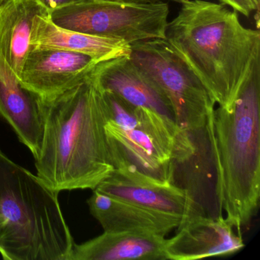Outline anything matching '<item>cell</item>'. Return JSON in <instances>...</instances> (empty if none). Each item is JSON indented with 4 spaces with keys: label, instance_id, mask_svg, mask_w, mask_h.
Segmentation results:
<instances>
[{
    "label": "cell",
    "instance_id": "cell-8",
    "mask_svg": "<svg viewBox=\"0 0 260 260\" xmlns=\"http://www.w3.org/2000/svg\"><path fill=\"white\" fill-rule=\"evenodd\" d=\"M99 63L81 53L31 46L19 80L44 101H50L84 81Z\"/></svg>",
    "mask_w": 260,
    "mask_h": 260
},
{
    "label": "cell",
    "instance_id": "cell-4",
    "mask_svg": "<svg viewBox=\"0 0 260 260\" xmlns=\"http://www.w3.org/2000/svg\"><path fill=\"white\" fill-rule=\"evenodd\" d=\"M58 192L0 149V254L5 260H70L74 242Z\"/></svg>",
    "mask_w": 260,
    "mask_h": 260
},
{
    "label": "cell",
    "instance_id": "cell-2",
    "mask_svg": "<svg viewBox=\"0 0 260 260\" xmlns=\"http://www.w3.org/2000/svg\"><path fill=\"white\" fill-rule=\"evenodd\" d=\"M168 22L165 40L202 82L214 103L229 108L254 59L260 32L240 23L238 13L205 0H186Z\"/></svg>",
    "mask_w": 260,
    "mask_h": 260
},
{
    "label": "cell",
    "instance_id": "cell-3",
    "mask_svg": "<svg viewBox=\"0 0 260 260\" xmlns=\"http://www.w3.org/2000/svg\"><path fill=\"white\" fill-rule=\"evenodd\" d=\"M219 197L238 234L249 229L260 199V55L229 108L213 113Z\"/></svg>",
    "mask_w": 260,
    "mask_h": 260
},
{
    "label": "cell",
    "instance_id": "cell-10",
    "mask_svg": "<svg viewBox=\"0 0 260 260\" xmlns=\"http://www.w3.org/2000/svg\"><path fill=\"white\" fill-rule=\"evenodd\" d=\"M129 56L97 63L90 74L95 84L101 90L115 93L138 109L153 112L179 128L167 95Z\"/></svg>",
    "mask_w": 260,
    "mask_h": 260
},
{
    "label": "cell",
    "instance_id": "cell-1",
    "mask_svg": "<svg viewBox=\"0 0 260 260\" xmlns=\"http://www.w3.org/2000/svg\"><path fill=\"white\" fill-rule=\"evenodd\" d=\"M92 73V72H91ZM46 103L37 176L53 191L94 190L115 172L108 150L106 118L90 75Z\"/></svg>",
    "mask_w": 260,
    "mask_h": 260
},
{
    "label": "cell",
    "instance_id": "cell-7",
    "mask_svg": "<svg viewBox=\"0 0 260 260\" xmlns=\"http://www.w3.org/2000/svg\"><path fill=\"white\" fill-rule=\"evenodd\" d=\"M203 127L180 131L170 159L171 184L184 191L190 217H219L223 208L219 197L218 166L214 144L213 113Z\"/></svg>",
    "mask_w": 260,
    "mask_h": 260
},
{
    "label": "cell",
    "instance_id": "cell-18",
    "mask_svg": "<svg viewBox=\"0 0 260 260\" xmlns=\"http://www.w3.org/2000/svg\"><path fill=\"white\" fill-rule=\"evenodd\" d=\"M99 89L108 120L125 130L142 131L144 115L141 109L132 106L115 93Z\"/></svg>",
    "mask_w": 260,
    "mask_h": 260
},
{
    "label": "cell",
    "instance_id": "cell-21",
    "mask_svg": "<svg viewBox=\"0 0 260 260\" xmlns=\"http://www.w3.org/2000/svg\"><path fill=\"white\" fill-rule=\"evenodd\" d=\"M102 1L123 4H158V3H176V4H182L186 0H102Z\"/></svg>",
    "mask_w": 260,
    "mask_h": 260
},
{
    "label": "cell",
    "instance_id": "cell-16",
    "mask_svg": "<svg viewBox=\"0 0 260 260\" xmlns=\"http://www.w3.org/2000/svg\"><path fill=\"white\" fill-rule=\"evenodd\" d=\"M31 45L81 53L99 62L131 54V45L124 41L64 29L52 23L48 16H37L33 21Z\"/></svg>",
    "mask_w": 260,
    "mask_h": 260
},
{
    "label": "cell",
    "instance_id": "cell-17",
    "mask_svg": "<svg viewBox=\"0 0 260 260\" xmlns=\"http://www.w3.org/2000/svg\"><path fill=\"white\" fill-rule=\"evenodd\" d=\"M95 189L148 209L179 216L182 220L186 215L184 191L172 184L143 183L113 173Z\"/></svg>",
    "mask_w": 260,
    "mask_h": 260
},
{
    "label": "cell",
    "instance_id": "cell-15",
    "mask_svg": "<svg viewBox=\"0 0 260 260\" xmlns=\"http://www.w3.org/2000/svg\"><path fill=\"white\" fill-rule=\"evenodd\" d=\"M39 16L49 17V13L38 0H9L0 7V53L18 79L31 49L33 21Z\"/></svg>",
    "mask_w": 260,
    "mask_h": 260
},
{
    "label": "cell",
    "instance_id": "cell-5",
    "mask_svg": "<svg viewBox=\"0 0 260 260\" xmlns=\"http://www.w3.org/2000/svg\"><path fill=\"white\" fill-rule=\"evenodd\" d=\"M169 13L168 3L123 4L85 0L54 10L48 18L64 29L132 45L165 39Z\"/></svg>",
    "mask_w": 260,
    "mask_h": 260
},
{
    "label": "cell",
    "instance_id": "cell-6",
    "mask_svg": "<svg viewBox=\"0 0 260 260\" xmlns=\"http://www.w3.org/2000/svg\"><path fill=\"white\" fill-rule=\"evenodd\" d=\"M129 57L167 95L179 130H194L206 124L215 103L165 39L132 44Z\"/></svg>",
    "mask_w": 260,
    "mask_h": 260
},
{
    "label": "cell",
    "instance_id": "cell-22",
    "mask_svg": "<svg viewBox=\"0 0 260 260\" xmlns=\"http://www.w3.org/2000/svg\"><path fill=\"white\" fill-rule=\"evenodd\" d=\"M253 1L254 4H255V7L258 9V11H259V7H260V0H252Z\"/></svg>",
    "mask_w": 260,
    "mask_h": 260
},
{
    "label": "cell",
    "instance_id": "cell-11",
    "mask_svg": "<svg viewBox=\"0 0 260 260\" xmlns=\"http://www.w3.org/2000/svg\"><path fill=\"white\" fill-rule=\"evenodd\" d=\"M243 237L223 216L182 220L176 234L166 240L167 260H196L232 255L244 248Z\"/></svg>",
    "mask_w": 260,
    "mask_h": 260
},
{
    "label": "cell",
    "instance_id": "cell-12",
    "mask_svg": "<svg viewBox=\"0 0 260 260\" xmlns=\"http://www.w3.org/2000/svg\"><path fill=\"white\" fill-rule=\"evenodd\" d=\"M0 116L9 123L19 141L37 157L46 119V103L24 87L0 53Z\"/></svg>",
    "mask_w": 260,
    "mask_h": 260
},
{
    "label": "cell",
    "instance_id": "cell-20",
    "mask_svg": "<svg viewBox=\"0 0 260 260\" xmlns=\"http://www.w3.org/2000/svg\"><path fill=\"white\" fill-rule=\"evenodd\" d=\"M38 1L48 10L50 15V13L54 10L71 5V4L83 2L85 0H38Z\"/></svg>",
    "mask_w": 260,
    "mask_h": 260
},
{
    "label": "cell",
    "instance_id": "cell-14",
    "mask_svg": "<svg viewBox=\"0 0 260 260\" xmlns=\"http://www.w3.org/2000/svg\"><path fill=\"white\" fill-rule=\"evenodd\" d=\"M164 236L106 232L81 244L75 243L70 260H167Z\"/></svg>",
    "mask_w": 260,
    "mask_h": 260
},
{
    "label": "cell",
    "instance_id": "cell-19",
    "mask_svg": "<svg viewBox=\"0 0 260 260\" xmlns=\"http://www.w3.org/2000/svg\"><path fill=\"white\" fill-rule=\"evenodd\" d=\"M219 1L220 4L231 7L234 11L241 13L247 18L250 16L252 12L256 11L257 25H258L259 11L255 7L252 0H219Z\"/></svg>",
    "mask_w": 260,
    "mask_h": 260
},
{
    "label": "cell",
    "instance_id": "cell-9",
    "mask_svg": "<svg viewBox=\"0 0 260 260\" xmlns=\"http://www.w3.org/2000/svg\"><path fill=\"white\" fill-rule=\"evenodd\" d=\"M105 130L114 173L143 183L171 184L170 158L147 134L108 119Z\"/></svg>",
    "mask_w": 260,
    "mask_h": 260
},
{
    "label": "cell",
    "instance_id": "cell-23",
    "mask_svg": "<svg viewBox=\"0 0 260 260\" xmlns=\"http://www.w3.org/2000/svg\"><path fill=\"white\" fill-rule=\"evenodd\" d=\"M7 1H9V0H0V7L4 5V4H5V3H7Z\"/></svg>",
    "mask_w": 260,
    "mask_h": 260
},
{
    "label": "cell",
    "instance_id": "cell-13",
    "mask_svg": "<svg viewBox=\"0 0 260 260\" xmlns=\"http://www.w3.org/2000/svg\"><path fill=\"white\" fill-rule=\"evenodd\" d=\"M91 214L106 232H135L165 237L182 217L148 209L94 189L87 200Z\"/></svg>",
    "mask_w": 260,
    "mask_h": 260
}]
</instances>
